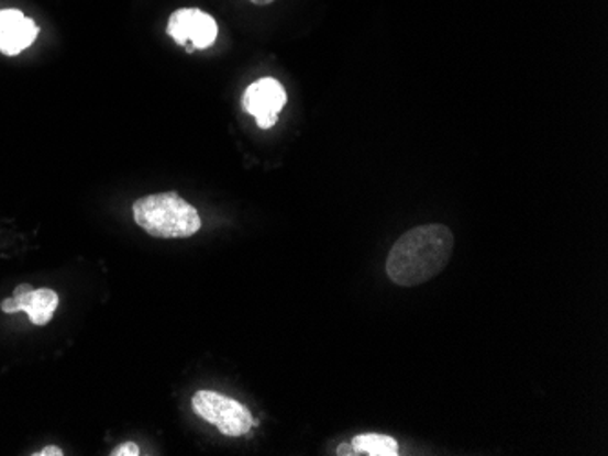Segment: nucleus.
Listing matches in <instances>:
<instances>
[{"label": "nucleus", "instance_id": "nucleus-8", "mask_svg": "<svg viewBox=\"0 0 608 456\" xmlns=\"http://www.w3.org/2000/svg\"><path fill=\"white\" fill-rule=\"evenodd\" d=\"M352 447H354L355 455H399V446H397L396 438H391V436L387 435H376V433L355 436L354 441H352Z\"/></svg>", "mask_w": 608, "mask_h": 456}, {"label": "nucleus", "instance_id": "nucleus-6", "mask_svg": "<svg viewBox=\"0 0 608 456\" xmlns=\"http://www.w3.org/2000/svg\"><path fill=\"white\" fill-rule=\"evenodd\" d=\"M58 308V294L54 289H33L30 283H22L13 291L11 299L2 302L0 310L4 313L24 311L33 324L46 325Z\"/></svg>", "mask_w": 608, "mask_h": 456}, {"label": "nucleus", "instance_id": "nucleus-1", "mask_svg": "<svg viewBox=\"0 0 608 456\" xmlns=\"http://www.w3.org/2000/svg\"><path fill=\"white\" fill-rule=\"evenodd\" d=\"M454 235L443 224H424L407 231L394 244L387 258V275L402 288L429 282L449 266Z\"/></svg>", "mask_w": 608, "mask_h": 456}, {"label": "nucleus", "instance_id": "nucleus-12", "mask_svg": "<svg viewBox=\"0 0 608 456\" xmlns=\"http://www.w3.org/2000/svg\"><path fill=\"white\" fill-rule=\"evenodd\" d=\"M250 2L255 5H268L272 4V2H276V0H250Z\"/></svg>", "mask_w": 608, "mask_h": 456}, {"label": "nucleus", "instance_id": "nucleus-11", "mask_svg": "<svg viewBox=\"0 0 608 456\" xmlns=\"http://www.w3.org/2000/svg\"><path fill=\"white\" fill-rule=\"evenodd\" d=\"M338 455H355L354 447H352V446H341L338 449Z\"/></svg>", "mask_w": 608, "mask_h": 456}, {"label": "nucleus", "instance_id": "nucleus-9", "mask_svg": "<svg viewBox=\"0 0 608 456\" xmlns=\"http://www.w3.org/2000/svg\"><path fill=\"white\" fill-rule=\"evenodd\" d=\"M111 456H139L141 455V449H139L137 444L133 442H124L121 446H117L113 452L110 453Z\"/></svg>", "mask_w": 608, "mask_h": 456}, {"label": "nucleus", "instance_id": "nucleus-4", "mask_svg": "<svg viewBox=\"0 0 608 456\" xmlns=\"http://www.w3.org/2000/svg\"><path fill=\"white\" fill-rule=\"evenodd\" d=\"M169 37L180 46L191 44L194 49H207L218 41L219 26L212 15L197 8H180L174 11L168 21Z\"/></svg>", "mask_w": 608, "mask_h": 456}, {"label": "nucleus", "instance_id": "nucleus-7", "mask_svg": "<svg viewBox=\"0 0 608 456\" xmlns=\"http://www.w3.org/2000/svg\"><path fill=\"white\" fill-rule=\"evenodd\" d=\"M38 26L21 10H0V53L15 57L35 43Z\"/></svg>", "mask_w": 608, "mask_h": 456}, {"label": "nucleus", "instance_id": "nucleus-5", "mask_svg": "<svg viewBox=\"0 0 608 456\" xmlns=\"http://www.w3.org/2000/svg\"><path fill=\"white\" fill-rule=\"evenodd\" d=\"M286 104V91L279 80L265 77L255 80L244 91L243 108L248 115L255 116L261 130L276 126L277 116Z\"/></svg>", "mask_w": 608, "mask_h": 456}, {"label": "nucleus", "instance_id": "nucleus-3", "mask_svg": "<svg viewBox=\"0 0 608 456\" xmlns=\"http://www.w3.org/2000/svg\"><path fill=\"white\" fill-rule=\"evenodd\" d=\"M197 416L215 425L222 435L243 436L252 430L254 419L246 405L218 391H197L191 399Z\"/></svg>", "mask_w": 608, "mask_h": 456}, {"label": "nucleus", "instance_id": "nucleus-10", "mask_svg": "<svg viewBox=\"0 0 608 456\" xmlns=\"http://www.w3.org/2000/svg\"><path fill=\"white\" fill-rule=\"evenodd\" d=\"M33 455H37V456H63L64 453H63V449H60V447L48 446V447H44L43 452L33 453Z\"/></svg>", "mask_w": 608, "mask_h": 456}, {"label": "nucleus", "instance_id": "nucleus-2", "mask_svg": "<svg viewBox=\"0 0 608 456\" xmlns=\"http://www.w3.org/2000/svg\"><path fill=\"white\" fill-rule=\"evenodd\" d=\"M133 221L155 238H188L201 230L196 208L175 191L146 194L132 205Z\"/></svg>", "mask_w": 608, "mask_h": 456}]
</instances>
